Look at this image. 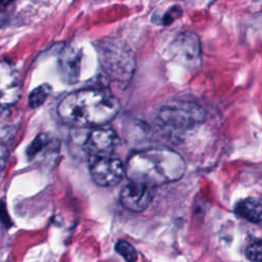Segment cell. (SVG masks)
<instances>
[{
	"instance_id": "obj_14",
	"label": "cell",
	"mask_w": 262,
	"mask_h": 262,
	"mask_svg": "<svg viewBox=\"0 0 262 262\" xmlns=\"http://www.w3.org/2000/svg\"><path fill=\"white\" fill-rule=\"evenodd\" d=\"M116 252L124 258L126 262H135L137 260V252L134 247L126 241H118L115 246Z\"/></svg>"
},
{
	"instance_id": "obj_9",
	"label": "cell",
	"mask_w": 262,
	"mask_h": 262,
	"mask_svg": "<svg viewBox=\"0 0 262 262\" xmlns=\"http://www.w3.org/2000/svg\"><path fill=\"white\" fill-rule=\"evenodd\" d=\"M174 55L185 66L198 67L201 62V43L199 37L190 32L180 34L172 45Z\"/></svg>"
},
{
	"instance_id": "obj_13",
	"label": "cell",
	"mask_w": 262,
	"mask_h": 262,
	"mask_svg": "<svg viewBox=\"0 0 262 262\" xmlns=\"http://www.w3.org/2000/svg\"><path fill=\"white\" fill-rule=\"evenodd\" d=\"M51 93V87L48 84H42L35 88L29 95V105L32 108L42 105Z\"/></svg>"
},
{
	"instance_id": "obj_10",
	"label": "cell",
	"mask_w": 262,
	"mask_h": 262,
	"mask_svg": "<svg viewBox=\"0 0 262 262\" xmlns=\"http://www.w3.org/2000/svg\"><path fill=\"white\" fill-rule=\"evenodd\" d=\"M81 59V51L72 46L66 47L60 53L59 67L62 77L68 83H76L79 80Z\"/></svg>"
},
{
	"instance_id": "obj_6",
	"label": "cell",
	"mask_w": 262,
	"mask_h": 262,
	"mask_svg": "<svg viewBox=\"0 0 262 262\" xmlns=\"http://www.w3.org/2000/svg\"><path fill=\"white\" fill-rule=\"evenodd\" d=\"M21 95L20 79L15 69L0 59V112L11 108Z\"/></svg>"
},
{
	"instance_id": "obj_19",
	"label": "cell",
	"mask_w": 262,
	"mask_h": 262,
	"mask_svg": "<svg viewBox=\"0 0 262 262\" xmlns=\"http://www.w3.org/2000/svg\"><path fill=\"white\" fill-rule=\"evenodd\" d=\"M11 2L12 0H0V11L3 10L6 6H8Z\"/></svg>"
},
{
	"instance_id": "obj_18",
	"label": "cell",
	"mask_w": 262,
	"mask_h": 262,
	"mask_svg": "<svg viewBox=\"0 0 262 262\" xmlns=\"http://www.w3.org/2000/svg\"><path fill=\"white\" fill-rule=\"evenodd\" d=\"M8 158V151L7 148L5 147L4 143H0V174L2 173L3 169L5 168L6 162Z\"/></svg>"
},
{
	"instance_id": "obj_2",
	"label": "cell",
	"mask_w": 262,
	"mask_h": 262,
	"mask_svg": "<svg viewBox=\"0 0 262 262\" xmlns=\"http://www.w3.org/2000/svg\"><path fill=\"white\" fill-rule=\"evenodd\" d=\"M185 164L176 151L166 148H148L132 154L126 165L129 180L151 186L175 181L183 175Z\"/></svg>"
},
{
	"instance_id": "obj_5",
	"label": "cell",
	"mask_w": 262,
	"mask_h": 262,
	"mask_svg": "<svg viewBox=\"0 0 262 262\" xmlns=\"http://www.w3.org/2000/svg\"><path fill=\"white\" fill-rule=\"evenodd\" d=\"M89 171L92 180L100 186H114L126 174V167L115 154L89 157Z\"/></svg>"
},
{
	"instance_id": "obj_8",
	"label": "cell",
	"mask_w": 262,
	"mask_h": 262,
	"mask_svg": "<svg viewBox=\"0 0 262 262\" xmlns=\"http://www.w3.org/2000/svg\"><path fill=\"white\" fill-rule=\"evenodd\" d=\"M119 145L117 133L106 127H94L85 140V149L89 157L114 154Z\"/></svg>"
},
{
	"instance_id": "obj_17",
	"label": "cell",
	"mask_w": 262,
	"mask_h": 262,
	"mask_svg": "<svg viewBox=\"0 0 262 262\" xmlns=\"http://www.w3.org/2000/svg\"><path fill=\"white\" fill-rule=\"evenodd\" d=\"M181 14V10L179 7H175L172 8L169 12H167L165 14V16L163 17V24L165 25H169L170 23H172L174 20L175 17H178Z\"/></svg>"
},
{
	"instance_id": "obj_3",
	"label": "cell",
	"mask_w": 262,
	"mask_h": 262,
	"mask_svg": "<svg viewBox=\"0 0 262 262\" xmlns=\"http://www.w3.org/2000/svg\"><path fill=\"white\" fill-rule=\"evenodd\" d=\"M97 52L101 68L111 79L126 83L132 78L136 59L128 45L115 39L102 40L97 44Z\"/></svg>"
},
{
	"instance_id": "obj_7",
	"label": "cell",
	"mask_w": 262,
	"mask_h": 262,
	"mask_svg": "<svg viewBox=\"0 0 262 262\" xmlns=\"http://www.w3.org/2000/svg\"><path fill=\"white\" fill-rule=\"evenodd\" d=\"M155 192V186L131 181L123 186L120 193L122 206L132 212H142L150 204Z\"/></svg>"
},
{
	"instance_id": "obj_16",
	"label": "cell",
	"mask_w": 262,
	"mask_h": 262,
	"mask_svg": "<svg viewBox=\"0 0 262 262\" xmlns=\"http://www.w3.org/2000/svg\"><path fill=\"white\" fill-rule=\"evenodd\" d=\"M246 256L252 262H262V241L250 244L246 249Z\"/></svg>"
},
{
	"instance_id": "obj_12",
	"label": "cell",
	"mask_w": 262,
	"mask_h": 262,
	"mask_svg": "<svg viewBox=\"0 0 262 262\" xmlns=\"http://www.w3.org/2000/svg\"><path fill=\"white\" fill-rule=\"evenodd\" d=\"M17 126L18 118L12 107L0 112V143L9 140L15 134Z\"/></svg>"
},
{
	"instance_id": "obj_11",
	"label": "cell",
	"mask_w": 262,
	"mask_h": 262,
	"mask_svg": "<svg viewBox=\"0 0 262 262\" xmlns=\"http://www.w3.org/2000/svg\"><path fill=\"white\" fill-rule=\"evenodd\" d=\"M235 211L239 216L251 222H262V203L254 198H247L238 202Z\"/></svg>"
},
{
	"instance_id": "obj_4",
	"label": "cell",
	"mask_w": 262,
	"mask_h": 262,
	"mask_svg": "<svg viewBox=\"0 0 262 262\" xmlns=\"http://www.w3.org/2000/svg\"><path fill=\"white\" fill-rule=\"evenodd\" d=\"M205 111L191 101H173L162 106L158 113V122L168 131H185L205 120Z\"/></svg>"
},
{
	"instance_id": "obj_1",
	"label": "cell",
	"mask_w": 262,
	"mask_h": 262,
	"mask_svg": "<svg viewBox=\"0 0 262 262\" xmlns=\"http://www.w3.org/2000/svg\"><path fill=\"white\" fill-rule=\"evenodd\" d=\"M118 99L104 89H81L64 96L57 106L60 119L74 127H99L118 114Z\"/></svg>"
},
{
	"instance_id": "obj_15",
	"label": "cell",
	"mask_w": 262,
	"mask_h": 262,
	"mask_svg": "<svg viewBox=\"0 0 262 262\" xmlns=\"http://www.w3.org/2000/svg\"><path fill=\"white\" fill-rule=\"evenodd\" d=\"M48 142V138L46 136V134H39L36 136V138L31 142V144L29 145L28 149H27V155L29 158H33L35 157L38 152H40V150L43 148V146L46 145V143Z\"/></svg>"
}]
</instances>
